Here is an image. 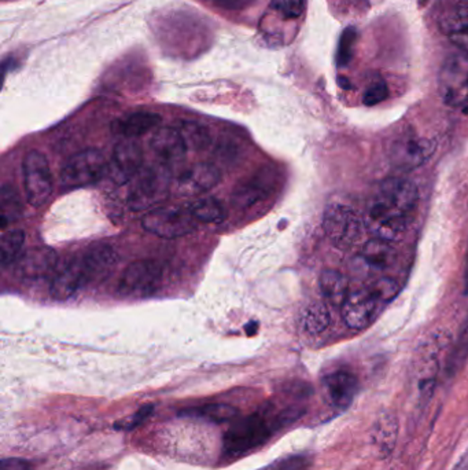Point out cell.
Instances as JSON below:
<instances>
[{
    "label": "cell",
    "instance_id": "cell-14",
    "mask_svg": "<svg viewBox=\"0 0 468 470\" xmlns=\"http://www.w3.org/2000/svg\"><path fill=\"white\" fill-rule=\"evenodd\" d=\"M325 402L333 409L345 412L358 395V379L351 371L337 370L327 374L322 381Z\"/></svg>",
    "mask_w": 468,
    "mask_h": 470
},
{
    "label": "cell",
    "instance_id": "cell-1",
    "mask_svg": "<svg viewBox=\"0 0 468 470\" xmlns=\"http://www.w3.org/2000/svg\"><path fill=\"white\" fill-rule=\"evenodd\" d=\"M418 204L419 188L412 180L392 178L382 182L367 206L375 239L393 242L404 234Z\"/></svg>",
    "mask_w": 468,
    "mask_h": 470
},
{
    "label": "cell",
    "instance_id": "cell-7",
    "mask_svg": "<svg viewBox=\"0 0 468 470\" xmlns=\"http://www.w3.org/2000/svg\"><path fill=\"white\" fill-rule=\"evenodd\" d=\"M108 168L105 157L100 151L88 149L69 157L61 168V186L64 188H79L98 182Z\"/></svg>",
    "mask_w": 468,
    "mask_h": 470
},
{
    "label": "cell",
    "instance_id": "cell-20",
    "mask_svg": "<svg viewBox=\"0 0 468 470\" xmlns=\"http://www.w3.org/2000/svg\"><path fill=\"white\" fill-rule=\"evenodd\" d=\"M161 123V116L152 112H136L126 118H118L113 124V130L126 139L138 138L149 131L154 130Z\"/></svg>",
    "mask_w": 468,
    "mask_h": 470
},
{
    "label": "cell",
    "instance_id": "cell-29",
    "mask_svg": "<svg viewBox=\"0 0 468 470\" xmlns=\"http://www.w3.org/2000/svg\"><path fill=\"white\" fill-rule=\"evenodd\" d=\"M186 414L203 418L211 422L222 423L227 421H234L237 418L238 410L229 405H208L198 407V409L188 410Z\"/></svg>",
    "mask_w": 468,
    "mask_h": 470
},
{
    "label": "cell",
    "instance_id": "cell-28",
    "mask_svg": "<svg viewBox=\"0 0 468 470\" xmlns=\"http://www.w3.org/2000/svg\"><path fill=\"white\" fill-rule=\"evenodd\" d=\"M395 436H397V423H395L394 418L390 417V415L379 418L377 425H375L374 435H372L374 443L377 444L379 451H384L386 454L392 453Z\"/></svg>",
    "mask_w": 468,
    "mask_h": 470
},
{
    "label": "cell",
    "instance_id": "cell-2",
    "mask_svg": "<svg viewBox=\"0 0 468 470\" xmlns=\"http://www.w3.org/2000/svg\"><path fill=\"white\" fill-rule=\"evenodd\" d=\"M299 405L270 402L247 417H237L222 438V457L237 459L270 440L279 430L301 417Z\"/></svg>",
    "mask_w": 468,
    "mask_h": 470
},
{
    "label": "cell",
    "instance_id": "cell-11",
    "mask_svg": "<svg viewBox=\"0 0 468 470\" xmlns=\"http://www.w3.org/2000/svg\"><path fill=\"white\" fill-rule=\"evenodd\" d=\"M436 153V144L431 139L418 135H403L389 144V161L400 170H416L426 164Z\"/></svg>",
    "mask_w": 468,
    "mask_h": 470
},
{
    "label": "cell",
    "instance_id": "cell-12",
    "mask_svg": "<svg viewBox=\"0 0 468 470\" xmlns=\"http://www.w3.org/2000/svg\"><path fill=\"white\" fill-rule=\"evenodd\" d=\"M382 301L368 285L349 293L342 306V318L346 326L353 330L366 329L377 317Z\"/></svg>",
    "mask_w": 468,
    "mask_h": 470
},
{
    "label": "cell",
    "instance_id": "cell-31",
    "mask_svg": "<svg viewBox=\"0 0 468 470\" xmlns=\"http://www.w3.org/2000/svg\"><path fill=\"white\" fill-rule=\"evenodd\" d=\"M468 358V318L465 320L464 326L460 332L459 338H457L456 345L452 351L448 361L449 374L456 373L457 369L462 368L465 359Z\"/></svg>",
    "mask_w": 468,
    "mask_h": 470
},
{
    "label": "cell",
    "instance_id": "cell-19",
    "mask_svg": "<svg viewBox=\"0 0 468 470\" xmlns=\"http://www.w3.org/2000/svg\"><path fill=\"white\" fill-rule=\"evenodd\" d=\"M439 30L454 45L468 54V4H460L445 10L438 21Z\"/></svg>",
    "mask_w": 468,
    "mask_h": 470
},
{
    "label": "cell",
    "instance_id": "cell-9",
    "mask_svg": "<svg viewBox=\"0 0 468 470\" xmlns=\"http://www.w3.org/2000/svg\"><path fill=\"white\" fill-rule=\"evenodd\" d=\"M22 170L28 203L36 208L44 205L53 195L54 187L48 160L40 152L30 151L25 156Z\"/></svg>",
    "mask_w": 468,
    "mask_h": 470
},
{
    "label": "cell",
    "instance_id": "cell-30",
    "mask_svg": "<svg viewBox=\"0 0 468 470\" xmlns=\"http://www.w3.org/2000/svg\"><path fill=\"white\" fill-rule=\"evenodd\" d=\"M358 40V32L353 27L346 28L341 36L340 43H338L337 50V64L340 68L348 66L349 62L353 58L354 46Z\"/></svg>",
    "mask_w": 468,
    "mask_h": 470
},
{
    "label": "cell",
    "instance_id": "cell-10",
    "mask_svg": "<svg viewBox=\"0 0 468 470\" xmlns=\"http://www.w3.org/2000/svg\"><path fill=\"white\" fill-rule=\"evenodd\" d=\"M162 268L154 260H138L124 270L117 292L124 297H146L161 285Z\"/></svg>",
    "mask_w": 468,
    "mask_h": 470
},
{
    "label": "cell",
    "instance_id": "cell-24",
    "mask_svg": "<svg viewBox=\"0 0 468 470\" xmlns=\"http://www.w3.org/2000/svg\"><path fill=\"white\" fill-rule=\"evenodd\" d=\"M0 212H2V229H6L13 222L18 221L24 212L17 188L4 185L0 191Z\"/></svg>",
    "mask_w": 468,
    "mask_h": 470
},
{
    "label": "cell",
    "instance_id": "cell-32",
    "mask_svg": "<svg viewBox=\"0 0 468 470\" xmlns=\"http://www.w3.org/2000/svg\"><path fill=\"white\" fill-rule=\"evenodd\" d=\"M369 288L372 289L377 299L384 304L390 303V301L397 296L400 292V286L389 278H381V280H375L368 283Z\"/></svg>",
    "mask_w": 468,
    "mask_h": 470
},
{
    "label": "cell",
    "instance_id": "cell-26",
    "mask_svg": "<svg viewBox=\"0 0 468 470\" xmlns=\"http://www.w3.org/2000/svg\"><path fill=\"white\" fill-rule=\"evenodd\" d=\"M25 244V232L21 230H10L4 232L0 239V265L9 267L15 260L20 259L21 250Z\"/></svg>",
    "mask_w": 468,
    "mask_h": 470
},
{
    "label": "cell",
    "instance_id": "cell-36",
    "mask_svg": "<svg viewBox=\"0 0 468 470\" xmlns=\"http://www.w3.org/2000/svg\"><path fill=\"white\" fill-rule=\"evenodd\" d=\"M2 470H33V466L27 459L6 458L2 461Z\"/></svg>",
    "mask_w": 468,
    "mask_h": 470
},
{
    "label": "cell",
    "instance_id": "cell-15",
    "mask_svg": "<svg viewBox=\"0 0 468 470\" xmlns=\"http://www.w3.org/2000/svg\"><path fill=\"white\" fill-rule=\"evenodd\" d=\"M58 263L56 252L48 247L28 249L17 260V274L22 280L40 281L53 275Z\"/></svg>",
    "mask_w": 468,
    "mask_h": 470
},
{
    "label": "cell",
    "instance_id": "cell-21",
    "mask_svg": "<svg viewBox=\"0 0 468 470\" xmlns=\"http://www.w3.org/2000/svg\"><path fill=\"white\" fill-rule=\"evenodd\" d=\"M361 259L366 262L369 267L381 268L389 267L390 265L397 259V249L393 242L386 239H374L364 245L361 250Z\"/></svg>",
    "mask_w": 468,
    "mask_h": 470
},
{
    "label": "cell",
    "instance_id": "cell-23",
    "mask_svg": "<svg viewBox=\"0 0 468 470\" xmlns=\"http://www.w3.org/2000/svg\"><path fill=\"white\" fill-rule=\"evenodd\" d=\"M191 213L201 223H220L226 219V209L214 197L199 198L188 204Z\"/></svg>",
    "mask_w": 468,
    "mask_h": 470
},
{
    "label": "cell",
    "instance_id": "cell-25",
    "mask_svg": "<svg viewBox=\"0 0 468 470\" xmlns=\"http://www.w3.org/2000/svg\"><path fill=\"white\" fill-rule=\"evenodd\" d=\"M331 315L325 304L316 301L309 304L302 314V327L309 335H316L330 326Z\"/></svg>",
    "mask_w": 468,
    "mask_h": 470
},
{
    "label": "cell",
    "instance_id": "cell-17",
    "mask_svg": "<svg viewBox=\"0 0 468 470\" xmlns=\"http://www.w3.org/2000/svg\"><path fill=\"white\" fill-rule=\"evenodd\" d=\"M152 153L164 165L182 161L187 153V144L176 126H160L150 139Z\"/></svg>",
    "mask_w": 468,
    "mask_h": 470
},
{
    "label": "cell",
    "instance_id": "cell-33",
    "mask_svg": "<svg viewBox=\"0 0 468 470\" xmlns=\"http://www.w3.org/2000/svg\"><path fill=\"white\" fill-rule=\"evenodd\" d=\"M271 7L287 20L301 17L305 9L304 0H271Z\"/></svg>",
    "mask_w": 468,
    "mask_h": 470
},
{
    "label": "cell",
    "instance_id": "cell-16",
    "mask_svg": "<svg viewBox=\"0 0 468 470\" xmlns=\"http://www.w3.org/2000/svg\"><path fill=\"white\" fill-rule=\"evenodd\" d=\"M221 179L219 168L208 162L193 165L183 170L176 179V191L180 196L203 195L205 191L213 188Z\"/></svg>",
    "mask_w": 468,
    "mask_h": 470
},
{
    "label": "cell",
    "instance_id": "cell-4",
    "mask_svg": "<svg viewBox=\"0 0 468 470\" xmlns=\"http://www.w3.org/2000/svg\"><path fill=\"white\" fill-rule=\"evenodd\" d=\"M170 174L167 165L142 168L132 179L128 195L129 208L134 211H147L164 203L169 196Z\"/></svg>",
    "mask_w": 468,
    "mask_h": 470
},
{
    "label": "cell",
    "instance_id": "cell-13",
    "mask_svg": "<svg viewBox=\"0 0 468 470\" xmlns=\"http://www.w3.org/2000/svg\"><path fill=\"white\" fill-rule=\"evenodd\" d=\"M143 151L138 142L132 141V139L120 142L116 146L110 165H108V174L111 179L115 180L117 185L131 182L143 168Z\"/></svg>",
    "mask_w": 468,
    "mask_h": 470
},
{
    "label": "cell",
    "instance_id": "cell-6",
    "mask_svg": "<svg viewBox=\"0 0 468 470\" xmlns=\"http://www.w3.org/2000/svg\"><path fill=\"white\" fill-rule=\"evenodd\" d=\"M323 229L334 247L349 249L358 244L363 235V221L358 212L345 204L327 206Z\"/></svg>",
    "mask_w": 468,
    "mask_h": 470
},
{
    "label": "cell",
    "instance_id": "cell-37",
    "mask_svg": "<svg viewBox=\"0 0 468 470\" xmlns=\"http://www.w3.org/2000/svg\"><path fill=\"white\" fill-rule=\"evenodd\" d=\"M464 285H465V292H467L468 293V247H467V255H465Z\"/></svg>",
    "mask_w": 468,
    "mask_h": 470
},
{
    "label": "cell",
    "instance_id": "cell-3",
    "mask_svg": "<svg viewBox=\"0 0 468 470\" xmlns=\"http://www.w3.org/2000/svg\"><path fill=\"white\" fill-rule=\"evenodd\" d=\"M117 265V253L108 245H92L74 256L56 274L50 294L54 300H68L80 289L105 280Z\"/></svg>",
    "mask_w": 468,
    "mask_h": 470
},
{
    "label": "cell",
    "instance_id": "cell-5",
    "mask_svg": "<svg viewBox=\"0 0 468 470\" xmlns=\"http://www.w3.org/2000/svg\"><path fill=\"white\" fill-rule=\"evenodd\" d=\"M142 226L161 239H180L195 231L198 221L188 205H161L144 215Z\"/></svg>",
    "mask_w": 468,
    "mask_h": 470
},
{
    "label": "cell",
    "instance_id": "cell-22",
    "mask_svg": "<svg viewBox=\"0 0 468 470\" xmlns=\"http://www.w3.org/2000/svg\"><path fill=\"white\" fill-rule=\"evenodd\" d=\"M320 288L325 300L337 307H342L351 293L348 278L340 271H325L320 276Z\"/></svg>",
    "mask_w": 468,
    "mask_h": 470
},
{
    "label": "cell",
    "instance_id": "cell-27",
    "mask_svg": "<svg viewBox=\"0 0 468 470\" xmlns=\"http://www.w3.org/2000/svg\"><path fill=\"white\" fill-rule=\"evenodd\" d=\"M176 128L179 130L180 135L185 139L188 149L194 151H205L211 146L212 138L209 131L201 124L194 121H180Z\"/></svg>",
    "mask_w": 468,
    "mask_h": 470
},
{
    "label": "cell",
    "instance_id": "cell-18",
    "mask_svg": "<svg viewBox=\"0 0 468 470\" xmlns=\"http://www.w3.org/2000/svg\"><path fill=\"white\" fill-rule=\"evenodd\" d=\"M275 180V175L270 170H260L234 188L232 203L240 209L249 208L273 193Z\"/></svg>",
    "mask_w": 468,
    "mask_h": 470
},
{
    "label": "cell",
    "instance_id": "cell-8",
    "mask_svg": "<svg viewBox=\"0 0 468 470\" xmlns=\"http://www.w3.org/2000/svg\"><path fill=\"white\" fill-rule=\"evenodd\" d=\"M438 92L445 105H467L468 54H454L445 59L438 74Z\"/></svg>",
    "mask_w": 468,
    "mask_h": 470
},
{
    "label": "cell",
    "instance_id": "cell-35",
    "mask_svg": "<svg viewBox=\"0 0 468 470\" xmlns=\"http://www.w3.org/2000/svg\"><path fill=\"white\" fill-rule=\"evenodd\" d=\"M152 410H154L152 409V405H144V407H142L138 413H135V414L132 415L128 420L123 421V422L120 423H116V428L121 426L120 430H132V428H135V426L143 423L144 421L149 418V415L152 414Z\"/></svg>",
    "mask_w": 468,
    "mask_h": 470
},
{
    "label": "cell",
    "instance_id": "cell-34",
    "mask_svg": "<svg viewBox=\"0 0 468 470\" xmlns=\"http://www.w3.org/2000/svg\"><path fill=\"white\" fill-rule=\"evenodd\" d=\"M389 97V89L384 80H375L367 87L363 95V103L366 106L379 105Z\"/></svg>",
    "mask_w": 468,
    "mask_h": 470
}]
</instances>
